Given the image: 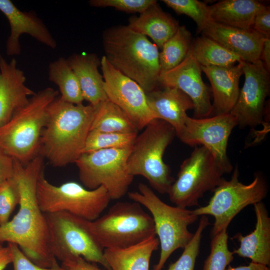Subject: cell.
<instances>
[{"label":"cell","mask_w":270,"mask_h":270,"mask_svg":"<svg viewBox=\"0 0 270 270\" xmlns=\"http://www.w3.org/2000/svg\"><path fill=\"white\" fill-rule=\"evenodd\" d=\"M44 158L38 154L26 164L15 160L14 174L20 188L19 210L14 218L0 226V244H16L34 264L50 268L57 262L50 248L45 213L37 200L36 185L44 172Z\"/></svg>","instance_id":"1"},{"label":"cell","mask_w":270,"mask_h":270,"mask_svg":"<svg viewBox=\"0 0 270 270\" xmlns=\"http://www.w3.org/2000/svg\"><path fill=\"white\" fill-rule=\"evenodd\" d=\"M95 112L90 104H74L58 96L50 104L39 154L54 167L75 163L82 154Z\"/></svg>","instance_id":"2"},{"label":"cell","mask_w":270,"mask_h":270,"mask_svg":"<svg viewBox=\"0 0 270 270\" xmlns=\"http://www.w3.org/2000/svg\"><path fill=\"white\" fill-rule=\"evenodd\" d=\"M102 42L104 56L114 68L137 82L146 93L158 88L160 52L146 36L121 26L106 30Z\"/></svg>","instance_id":"3"},{"label":"cell","mask_w":270,"mask_h":270,"mask_svg":"<svg viewBox=\"0 0 270 270\" xmlns=\"http://www.w3.org/2000/svg\"><path fill=\"white\" fill-rule=\"evenodd\" d=\"M58 96V90L48 87L30 96L26 104L0 126V148L23 164L39 154L48 108Z\"/></svg>","instance_id":"4"},{"label":"cell","mask_w":270,"mask_h":270,"mask_svg":"<svg viewBox=\"0 0 270 270\" xmlns=\"http://www.w3.org/2000/svg\"><path fill=\"white\" fill-rule=\"evenodd\" d=\"M176 132L166 122L155 118L137 135L127 161L129 174L144 177L158 192L168 194L174 181L164 155Z\"/></svg>","instance_id":"5"},{"label":"cell","mask_w":270,"mask_h":270,"mask_svg":"<svg viewBox=\"0 0 270 270\" xmlns=\"http://www.w3.org/2000/svg\"><path fill=\"white\" fill-rule=\"evenodd\" d=\"M138 188V192H128V196L151 214L160 247L159 260L153 270H162L170 255L176 250L184 248L190 241L194 234L188 227L198 216L186 208L165 203L144 183H140Z\"/></svg>","instance_id":"6"},{"label":"cell","mask_w":270,"mask_h":270,"mask_svg":"<svg viewBox=\"0 0 270 270\" xmlns=\"http://www.w3.org/2000/svg\"><path fill=\"white\" fill-rule=\"evenodd\" d=\"M89 226L104 249L128 248L156 235L152 216L134 201L117 202Z\"/></svg>","instance_id":"7"},{"label":"cell","mask_w":270,"mask_h":270,"mask_svg":"<svg viewBox=\"0 0 270 270\" xmlns=\"http://www.w3.org/2000/svg\"><path fill=\"white\" fill-rule=\"evenodd\" d=\"M36 197L43 212H64L88 221L99 218L112 200L103 186L89 190L73 181L54 185L42 172L38 180Z\"/></svg>","instance_id":"8"},{"label":"cell","mask_w":270,"mask_h":270,"mask_svg":"<svg viewBox=\"0 0 270 270\" xmlns=\"http://www.w3.org/2000/svg\"><path fill=\"white\" fill-rule=\"evenodd\" d=\"M45 214L50 248L56 259L62 262L71 257L80 256L110 270L104 257V248L91 231L90 221L64 212Z\"/></svg>","instance_id":"9"},{"label":"cell","mask_w":270,"mask_h":270,"mask_svg":"<svg viewBox=\"0 0 270 270\" xmlns=\"http://www.w3.org/2000/svg\"><path fill=\"white\" fill-rule=\"evenodd\" d=\"M238 176V167L236 166L230 179H224L213 190V196L208 204L192 210L198 216H214L212 236L228 228L233 218L242 210L262 202L267 194V184L261 174H256L254 180L247 184L239 181Z\"/></svg>","instance_id":"10"},{"label":"cell","mask_w":270,"mask_h":270,"mask_svg":"<svg viewBox=\"0 0 270 270\" xmlns=\"http://www.w3.org/2000/svg\"><path fill=\"white\" fill-rule=\"evenodd\" d=\"M224 172L210 152L196 146L180 166L168 194L170 201L183 208L198 205L208 191H213L224 178Z\"/></svg>","instance_id":"11"},{"label":"cell","mask_w":270,"mask_h":270,"mask_svg":"<svg viewBox=\"0 0 270 270\" xmlns=\"http://www.w3.org/2000/svg\"><path fill=\"white\" fill-rule=\"evenodd\" d=\"M131 148L101 150L82 154L75 164L82 186L89 190L103 186L112 200L123 197L134 178L127 169Z\"/></svg>","instance_id":"12"},{"label":"cell","mask_w":270,"mask_h":270,"mask_svg":"<svg viewBox=\"0 0 270 270\" xmlns=\"http://www.w3.org/2000/svg\"><path fill=\"white\" fill-rule=\"evenodd\" d=\"M236 126L238 122L230 113L204 118H193L188 115L184 128L178 138L190 146L200 144L205 147L224 173H230L232 166L228 156L227 147L230 134Z\"/></svg>","instance_id":"13"},{"label":"cell","mask_w":270,"mask_h":270,"mask_svg":"<svg viewBox=\"0 0 270 270\" xmlns=\"http://www.w3.org/2000/svg\"><path fill=\"white\" fill-rule=\"evenodd\" d=\"M100 66L108 98L126 112L138 130L156 118L148 105L146 92L137 82L114 68L104 56Z\"/></svg>","instance_id":"14"},{"label":"cell","mask_w":270,"mask_h":270,"mask_svg":"<svg viewBox=\"0 0 270 270\" xmlns=\"http://www.w3.org/2000/svg\"><path fill=\"white\" fill-rule=\"evenodd\" d=\"M244 82L230 113L240 127L253 128L264 124V103L269 95L270 71L260 60L242 62Z\"/></svg>","instance_id":"15"},{"label":"cell","mask_w":270,"mask_h":270,"mask_svg":"<svg viewBox=\"0 0 270 270\" xmlns=\"http://www.w3.org/2000/svg\"><path fill=\"white\" fill-rule=\"evenodd\" d=\"M202 72L201 66L190 50L179 64L162 72L159 80L160 85L177 88L190 98L194 105V118L208 117L212 111L208 88L202 80Z\"/></svg>","instance_id":"16"},{"label":"cell","mask_w":270,"mask_h":270,"mask_svg":"<svg viewBox=\"0 0 270 270\" xmlns=\"http://www.w3.org/2000/svg\"><path fill=\"white\" fill-rule=\"evenodd\" d=\"M0 11L10 24V32L6 42V52L10 56L20 55V36L28 34L38 42L54 49L56 42L43 21L34 12H23L10 0H0Z\"/></svg>","instance_id":"17"},{"label":"cell","mask_w":270,"mask_h":270,"mask_svg":"<svg viewBox=\"0 0 270 270\" xmlns=\"http://www.w3.org/2000/svg\"><path fill=\"white\" fill-rule=\"evenodd\" d=\"M26 80L16 60L8 62L0 54V126L8 122L36 93L26 85Z\"/></svg>","instance_id":"18"},{"label":"cell","mask_w":270,"mask_h":270,"mask_svg":"<svg viewBox=\"0 0 270 270\" xmlns=\"http://www.w3.org/2000/svg\"><path fill=\"white\" fill-rule=\"evenodd\" d=\"M205 36L238 56L244 62L260 60L264 38L253 29L244 30L211 20L202 32Z\"/></svg>","instance_id":"19"},{"label":"cell","mask_w":270,"mask_h":270,"mask_svg":"<svg viewBox=\"0 0 270 270\" xmlns=\"http://www.w3.org/2000/svg\"><path fill=\"white\" fill-rule=\"evenodd\" d=\"M162 87L146 93L148 104L156 118L172 126L178 137L184 128L186 112L194 110V105L190 98L180 90Z\"/></svg>","instance_id":"20"},{"label":"cell","mask_w":270,"mask_h":270,"mask_svg":"<svg viewBox=\"0 0 270 270\" xmlns=\"http://www.w3.org/2000/svg\"><path fill=\"white\" fill-rule=\"evenodd\" d=\"M242 62L228 66H202L213 94L212 116L230 113L238 99Z\"/></svg>","instance_id":"21"},{"label":"cell","mask_w":270,"mask_h":270,"mask_svg":"<svg viewBox=\"0 0 270 270\" xmlns=\"http://www.w3.org/2000/svg\"><path fill=\"white\" fill-rule=\"evenodd\" d=\"M253 205L256 217L255 228L246 236L240 233L234 236L240 246L232 252L248 258L252 262L268 266L270 264V218L262 202Z\"/></svg>","instance_id":"22"},{"label":"cell","mask_w":270,"mask_h":270,"mask_svg":"<svg viewBox=\"0 0 270 270\" xmlns=\"http://www.w3.org/2000/svg\"><path fill=\"white\" fill-rule=\"evenodd\" d=\"M78 81L84 100L96 106L108 99L103 76L98 70L100 60L94 54H74L67 58Z\"/></svg>","instance_id":"23"},{"label":"cell","mask_w":270,"mask_h":270,"mask_svg":"<svg viewBox=\"0 0 270 270\" xmlns=\"http://www.w3.org/2000/svg\"><path fill=\"white\" fill-rule=\"evenodd\" d=\"M128 26L136 32L149 36L158 48L162 49L164 44L176 32L180 25L156 2L140 13L138 16L130 18Z\"/></svg>","instance_id":"24"},{"label":"cell","mask_w":270,"mask_h":270,"mask_svg":"<svg viewBox=\"0 0 270 270\" xmlns=\"http://www.w3.org/2000/svg\"><path fill=\"white\" fill-rule=\"evenodd\" d=\"M159 246L154 235L128 248H104V255L110 270H149L152 254Z\"/></svg>","instance_id":"25"},{"label":"cell","mask_w":270,"mask_h":270,"mask_svg":"<svg viewBox=\"0 0 270 270\" xmlns=\"http://www.w3.org/2000/svg\"><path fill=\"white\" fill-rule=\"evenodd\" d=\"M264 6L254 0H223L208 6L209 14L213 22L250 30L256 14Z\"/></svg>","instance_id":"26"},{"label":"cell","mask_w":270,"mask_h":270,"mask_svg":"<svg viewBox=\"0 0 270 270\" xmlns=\"http://www.w3.org/2000/svg\"><path fill=\"white\" fill-rule=\"evenodd\" d=\"M90 131L108 132H138L128 116L108 98L95 106Z\"/></svg>","instance_id":"27"},{"label":"cell","mask_w":270,"mask_h":270,"mask_svg":"<svg viewBox=\"0 0 270 270\" xmlns=\"http://www.w3.org/2000/svg\"><path fill=\"white\" fill-rule=\"evenodd\" d=\"M191 50L202 66H228L244 62L220 44L204 35L194 40Z\"/></svg>","instance_id":"28"},{"label":"cell","mask_w":270,"mask_h":270,"mask_svg":"<svg viewBox=\"0 0 270 270\" xmlns=\"http://www.w3.org/2000/svg\"><path fill=\"white\" fill-rule=\"evenodd\" d=\"M49 80L56 84L64 100L74 104H82V97L78 78L67 58L60 57L48 66Z\"/></svg>","instance_id":"29"},{"label":"cell","mask_w":270,"mask_h":270,"mask_svg":"<svg viewBox=\"0 0 270 270\" xmlns=\"http://www.w3.org/2000/svg\"><path fill=\"white\" fill-rule=\"evenodd\" d=\"M192 42L190 32L185 26H180L175 34L164 44L160 52V73L179 64L189 53Z\"/></svg>","instance_id":"30"},{"label":"cell","mask_w":270,"mask_h":270,"mask_svg":"<svg viewBox=\"0 0 270 270\" xmlns=\"http://www.w3.org/2000/svg\"><path fill=\"white\" fill-rule=\"evenodd\" d=\"M138 132L122 133L90 131L82 154L112 148H132Z\"/></svg>","instance_id":"31"},{"label":"cell","mask_w":270,"mask_h":270,"mask_svg":"<svg viewBox=\"0 0 270 270\" xmlns=\"http://www.w3.org/2000/svg\"><path fill=\"white\" fill-rule=\"evenodd\" d=\"M228 228L212 236L210 250L202 270H226L234 260V254L228 246Z\"/></svg>","instance_id":"32"},{"label":"cell","mask_w":270,"mask_h":270,"mask_svg":"<svg viewBox=\"0 0 270 270\" xmlns=\"http://www.w3.org/2000/svg\"><path fill=\"white\" fill-rule=\"evenodd\" d=\"M208 217L201 216L198 226L189 243L184 248L179 258L171 264L167 270H194L197 257L200 253L202 233L210 225Z\"/></svg>","instance_id":"33"},{"label":"cell","mask_w":270,"mask_h":270,"mask_svg":"<svg viewBox=\"0 0 270 270\" xmlns=\"http://www.w3.org/2000/svg\"><path fill=\"white\" fill-rule=\"evenodd\" d=\"M162 2L178 14H185L196 22L197 30L202 32L212 20L208 6L198 0H164Z\"/></svg>","instance_id":"34"},{"label":"cell","mask_w":270,"mask_h":270,"mask_svg":"<svg viewBox=\"0 0 270 270\" xmlns=\"http://www.w3.org/2000/svg\"><path fill=\"white\" fill-rule=\"evenodd\" d=\"M20 194L18 182L12 176L0 186V226L10 220V216L19 204Z\"/></svg>","instance_id":"35"},{"label":"cell","mask_w":270,"mask_h":270,"mask_svg":"<svg viewBox=\"0 0 270 270\" xmlns=\"http://www.w3.org/2000/svg\"><path fill=\"white\" fill-rule=\"evenodd\" d=\"M156 2L154 0H91L88 2L92 6L112 7L126 12L140 14Z\"/></svg>","instance_id":"36"},{"label":"cell","mask_w":270,"mask_h":270,"mask_svg":"<svg viewBox=\"0 0 270 270\" xmlns=\"http://www.w3.org/2000/svg\"><path fill=\"white\" fill-rule=\"evenodd\" d=\"M12 254L14 270H65L61 265L56 263L50 268L40 266L29 260L16 244L8 243Z\"/></svg>","instance_id":"37"},{"label":"cell","mask_w":270,"mask_h":270,"mask_svg":"<svg viewBox=\"0 0 270 270\" xmlns=\"http://www.w3.org/2000/svg\"><path fill=\"white\" fill-rule=\"evenodd\" d=\"M252 29L262 35L270 38V8L264 6L256 15Z\"/></svg>","instance_id":"38"},{"label":"cell","mask_w":270,"mask_h":270,"mask_svg":"<svg viewBox=\"0 0 270 270\" xmlns=\"http://www.w3.org/2000/svg\"><path fill=\"white\" fill-rule=\"evenodd\" d=\"M15 160L0 148V186L12 176Z\"/></svg>","instance_id":"39"},{"label":"cell","mask_w":270,"mask_h":270,"mask_svg":"<svg viewBox=\"0 0 270 270\" xmlns=\"http://www.w3.org/2000/svg\"><path fill=\"white\" fill-rule=\"evenodd\" d=\"M93 264L82 257L74 256L62 262L61 266L65 270H104Z\"/></svg>","instance_id":"40"},{"label":"cell","mask_w":270,"mask_h":270,"mask_svg":"<svg viewBox=\"0 0 270 270\" xmlns=\"http://www.w3.org/2000/svg\"><path fill=\"white\" fill-rule=\"evenodd\" d=\"M12 262V254L8 244L6 246L0 244V270H4Z\"/></svg>","instance_id":"41"},{"label":"cell","mask_w":270,"mask_h":270,"mask_svg":"<svg viewBox=\"0 0 270 270\" xmlns=\"http://www.w3.org/2000/svg\"><path fill=\"white\" fill-rule=\"evenodd\" d=\"M260 60L264 62L267 70H270V38H265L263 42Z\"/></svg>","instance_id":"42"},{"label":"cell","mask_w":270,"mask_h":270,"mask_svg":"<svg viewBox=\"0 0 270 270\" xmlns=\"http://www.w3.org/2000/svg\"><path fill=\"white\" fill-rule=\"evenodd\" d=\"M226 270H270L268 266L253 262L248 266L233 267L228 265Z\"/></svg>","instance_id":"43"}]
</instances>
